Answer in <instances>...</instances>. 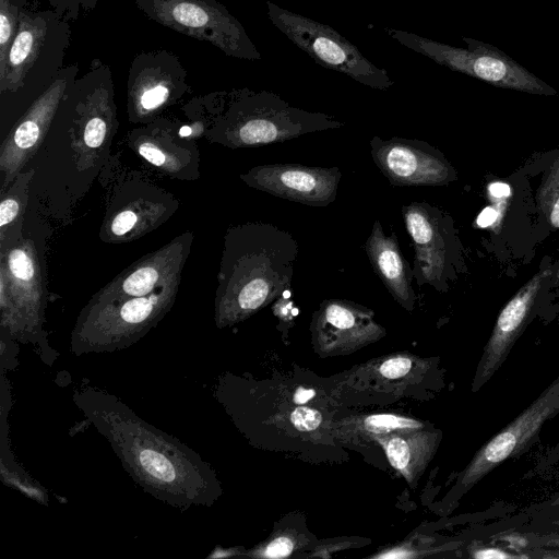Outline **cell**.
<instances>
[{
  "mask_svg": "<svg viewBox=\"0 0 559 559\" xmlns=\"http://www.w3.org/2000/svg\"><path fill=\"white\" fill-rule=\"evenodd\" d=\"M82 397L83 409L144 489L175 506L205 504L210 479L197 454L107 395Z\"/></svg>",
  "mask_w": 559,
  "mask_h": 559,
  "instance_id": "obj_1",
  "label": "cell"
},
{
  "mask_svg": "<svg viewBox=\"0 0 559 559\" xmlns=\"http://www.w3.org/2000/svg\"><path fill=\"white\" fill-rule=\"evenodd\" d=\"M298 245L286 230L270 223L250 224L230 273L225 316L246 317L290 288Z\"/></svg>",
  "mask_w": 559,
  "mask_h": 559,
  "instance_id": "obj_2",
  "label": "cell"
},
{
  "mask_svg": "<svg viewBox=\"0 0 559 559\" xmlns=\"http://www.w3.org/2000/svg\"><path fill=\"white\" fill-rule=\"evenodd\" d=\"M71 35L70 21L55 10L26 7L0 72L1 96L25 99L31 106L64 67Z\"/></svg>",
  "mask_w": 559,
  "mask_h": 559,
  "instance_id": "obj_3",
  "label": "cell"
},
{
  "mask_svg": "<svg viewBox=\"0 0 559 559\" xmlns=\"http://www.w3.org/2000/svg\"><path fill=\"white\" fill-rule=\"evenodd\" d=\"M227 138L236 146L281 143L301 135L344 127L333 116L292 106L280 95L247 87L222 93Z\"/></svg>",
  "mask_w": 559,
  "mask_h": 559,
  "instance_id": "obj_4",
  "label": "cell"
},
{
  "mask_svg": "<svg viewBox=\"0 0 559 559\" xmlns=\"http://www.w3.org/2000/svg\"><path fill=\"white\" fill-rule=\"evenodd\" d=\"M383 31L406 48L452 71L481 80L497 87L534 95H558L552 86L490 44L462 37L467 48H461L401 29L383 27Z\"/></svg>",
  "mask_w": 559,
  "mask_h": 559,
  "instance_id": "obj_5",
  "label": "cell"
},
{
  "mask_svg": "<svg viewBox=\"0 0 559 559\" xmlns=\"http://www.w3.org/2000/svg\"><path fill=\"white\" fill-rule=\"evenodd\" d=\"M266 13L276 28L325 69L376 90L385 91L394 85L386 70L373 64L330 25L283 9L270 0L266 1Z\"/></svg>",
  "mask_w": 559,
  "mask_h": 559,
  "instance_id": "obj_6",
  "label": "cell"
},
{
  "mask_svg": "<svg viewBox=\"0 0 559 559\" xmlns=\"http://www.w3.org/2000/svg\"><path fill=\"white\" fill-rule=\"evenodd\" d=\"M150 20L213 45L228 57L258 61L261 53L242 24L218 0H134Z\"/></svg>",
  "mask_w": 559,
  "mask_h": 559,
  "instance_id": "obj_7",
  "label": "cell"
},
{
  "mask_svg": "<svg viewBox=\"0 0 559 559\" xmlns=\"http://www.w3.org/2000/svg\"><path fill=\"white\" fill-rule=\"evenodd\" d=\"M406 230L413 241L414 280L418 286L428 284L438 290L447 288L455 259L453 228L450 218L427 202L402 206Z\"/></svg>",
  "mask_w": 559,
  "mask_h": 559,
  "instance_id": "obj_8",
  "label": "cell"
},
{
  "mask_svg": "<svg viewBox=\"0 0 559 559\" xmlns=\"http://www.w3.org/2000/svg\"><path fill=\"white\" fill-rule=\"evenodd\" d=\"M371 157L395 187H436L456 180V171L444 155L427 142L393 136L370 140Z\"/></svg>",
  "mask_w": 559,
  "mask_h": 559,
  "instance_id": "obj_9",
  "label": "cell"
},
{
  "mask_svg": "<svg viewBox=\"0 0 559 559\" xmlns=\"http://www.w3.org/2000/svg\"><path fill=\"white\" fill-rule=\"evenodd\" d=\"M558 413L559 377L479 449L463 473V489H469L503 461L523 452Z\"/></svg>",
  "mask_w": 559,
  "mask_h": 559,
  "instance_id": "obj_10",
  "label": "cell"
},
{
  "mask_svg": "<svg viewBox=\"0 0 559 559\" xmlns=\"http://www.w3.org/2000/svg\"><path fill=\"white\" fill-rule=\"evenodd\" d=\"M188 71L179 57L166 49L141 51L128 72V103L134 118L148 117L180 98L190 88Z\"/></svg>",
  "mask_w": 559,
  "mask_h": 559,
  "instance_id": "obj_11",
  "label": "cell"
},
{
  "mask_svg": "<svg viewBox=\"0 0 559 559\" xmlns=\"http://www.w3.org/2000/svg\"><path fill=\"white\" fill-rule=\"evenodd\" d=\"M341 177L338 167L299 164L261 165L241 176L252 188L310 206H328L333 203Z\"/></svg>",
  "mask_w": 559,
  "mask_h": 559,
  "instance_id": "obj_12",
  "label": "cell"
},
{
  "mask_svg": "<svg viewBox=\"0 0 559 559\" xmlns=\"http://www.w3.org/2000/svg\"><path fill=\"white\" fill-rule=\"evenodd\" d=\"M550 274V270H544L533 276L499 313L477 367L473 381L474 391L486 384L507 359L512 346L523 332L537 296Z\"/></svg>",
  "mask_w": 559,
  "mask_h": 559,
  "instance_id": "obj_13",
  "label": "cell"
},
{
  "mask_svg": "<svg viewBox=\"0 0 559 559\" xmlns=\"http://www.w3.org/2000/svg\"><path fill=\"white\" fill-rule=\"evenodd\" d=\"M79 71L78 62L64 66L51 85L26 109L11 134V142L2 153V167L8 174L21 166L26 154L52 122L67 90L78 78Z\"/></svg>",
  "mask_w": 559,
  "mask_h": 559,
  "instance_id": "obj_14",
  "label": "cell"
},
{
  "mask_svg": "<svg viewBox=\"0 0 559 559\" xmlns=\"http://www.w3.org/2000/svg\"><path fill=\"white\" fill-rule=\"evenodd\" d=\"M365 250L373 271L394 300L411 311L416 301L412 287L414 273L401 252L395 233L385 235L380 221L376 219Z\"/></svg>",
  "mask_w": 559,
  "mask_h": 559,
  "instance_id": "obj_15",
  "label": "cell"
},
{
  "mask_svg": "<svg viewBox=\"0 0 559 559\" xmlns=\"http://www.w3.org/2000/svg\"><path fill=\"white\" fill-rule=\"evenodd\" d=\"M316 326L318 332L333 334H370L378 332V326L372 321V311L348 300H324L316 313Z\"/></svg>",
  "mask_w": 559,
  "mask_h": 559,
  "instance_id": "obj_16",
  "label": "cell"
},
{
  "mask_svg": "<svg viewBox=\"0 0 559 559\" xmlns=\"http://www.w3.org/2000/svg\"><path fill=\"white\" fill-rule=\"evenodd\" d=\"M27 0H0V72L3 71L10 47L19 29Z\"/></svg>",
  "mask_w": 559,
  "mask_h": 559,
  "instance_id": "obj_17",
  "label": "cell"
},
{
  "mask_svg": "<svg viewBox=\"0 0 559 559\" xmlns=\"http://www.w3.org/2000/svg\"><path fill=\"white\" fill-rule=\"evenodd\" d=\"M163 274L164 267L157 262L138 267L122 281L120 294L129 297L146 296L152 293Z\"/></svg>",
  "mask_w": 559,
  "mask_h": 559,
  "instance_id": "obj_18",
  "label": "cell"
},
{
  "mask_svg": "<svg viewBox=\"0 0 559 559\" xmlns=\"http://www.w3.org/2000/svg\"><path fill=\"white\" fill-rule=\"evenodd\" d=\"M368 430L377 433L388 432L394 429L414 428L419 426L417 421L391 414L371 415L365 420Z\"/></svg>",
  "mask_w": 559,
  "mask_h": 559,
  "instance_id": "obj_19",
  "label": "cell"
},
{
  "mask_svg": "<svg viewBox=\"0 0 559 559\" xmlns=\"http://www.w3.org/2000/svg\"><path fill=\"white\" fill-rule=\"evenodd\" d=\"M11 275L19 282L29 283L35 276L33 261L23 249H14L8 259Z\"/></svg>",
  "mask_w": 559,
  "mask_h": 559,
  "instance_id": "obj_20",
  "label": "cell"
},
{
  "mask_svg": "<svg viewBox=\"0 0 559 559\" xmlns=\"http://www.w3.org/2000/svg\"><path fill=\"white\" fill-rule=\"evenodd\" d=\"M100 0H49L50 9L74 22L82 12L92 11Z\"/></svg>",
  "mask_w": 559,
  "mask_h": 559,
  "instance_id": "obj_21",
  "label": "cell"
},
{
  "mask_svg": "<svg viewBox=\"0 0 559 559\" xmlns=\"http://www.w3.org/2000/svg\"><path fill=\"white\" fill-rule=\"evenodd\" d=\"M385 451L392 466L405 472L411 459L408 443L400 437H394L385 443Z\"/></svg>",
  "mask_w": 559,
  "mask_h": 559,
  "instance_id": "obj_22",
  "label": "cell"
},
{
  "mask_svg": "<svg viewBox=\"0 0 559 559\" xmlns=\"http://www.w3.org/2000/svg\"><path fill=\"white\" fill-rule=\"evenodd\" d=\"M321 414L309 407H297L290 415V421L301 431H311L321 424Z\"/></svg>",
  "mask_w": 559,
  "mask_h": 559,
  "instance_id": "obj_23",
  "label": "cell"
},
{
  "mask_svg": "<svg viewBox=\"0 0 559 559\" xmlns=\"http://www.w3.org/2000/svg\"><path fill=\"white\" fill-rule=\"evenodd\" d=\"M412 367V361L406 357H394L385 360L380 366L382 376L389 379H396L405 376Z\"/></svg>",
  "mask_w": 559,
  "mask_h": 559,
  "instance_id": "obj_24",
  "label": "cell"
},
{
  "mask_svg": "<svg viewBox=\"0 0 559 559\" xmlns=\"http://www.w3.org/2000/svg\"><path fill=\"white\" fill-rule=\"evenodd\" d=\"M294 544L287 537H278L272 540L264 550V556L269 558L287 557L293 551Z\"/></svg>",
  "mask_w": 559,
  "mask_h": 559,
  "instance_id": "obj_25",
  "label": "cell"
},
{
  "mask_svg": "<svg viewBox=\"0 0 559 559\" xmlns=\"http://www.w3.org/2000/svg\"><path fill=\"white\" fill-rule=\"evenodd\" d=\"M136 223V215L131 211L119 213L111 222V231L115 235H123L131 230Z\"/></svg>",
  "mask_w": 559,
  "mask_h": 559,
  "instance_id": "obj_26",
  "label": "cell"
},
{
  "mask_svg": "<svg viewBox=\"0 0 559 559\" xmlns=\"http://www.w3.org/2000/svg\"><path fill=\"white\" fill-rule=\"evenodd\" d=\"M19 202L14 199H4L0 204V226L11 223L19 214Z\"/></svg>",
  "mask_w": 559,
  "mask_h": 559,
  "instance_id": "obj_27",
  "label": "cell"
},
{
  "mask_svg": "<svg viewBox=\"0 0 559 559\" xmlns=\"http://www.w3.org/2000/svg\"><path fill=\"white\" fill-rule=\"evenodd\" d=\"M139 153L143 156L147 162L155 166H162L165 164V155L154 145L150 143H144L139 146Z\"/></svg>",
  "mask_w": 559,
  "mask_h": 559,
  "instance_id": "obj_28",
  "label": "cell"
},
{
  "mask_svg": "<svg viewBox=\"0 0 559 559\" xmlns=\"http://www.w3.org/2000/svg\"><path fill=\"white\" fill-rule=\"evenodd\" d=\"M474 558L477 559H508V558H516L518 556L508 554L498 548H483L478 549L474 552Z\"/></svg>",
  "mask_w": 559,
  "mask_h": 559,
  "instance_id": "obj_29",
  "label": "cell"
},
{
  "mask_svg": "<svg viewBox=\"0 0 559 559\" xmlns=\"http://www.w3.org/2000/svg\"><path fill=\"white\" fill-rule=\"evenodd\" d=\"M549 223L552 227L559 228V194L556 197L548 210Z\"/></svg>",
  "mask_w": 559,
  "mask_h": 559,
  "instance_id": "obj_30",
  "label": "cell"
},
{
  "mask_svg": "<svg viewBox=\"0 0 559 559\" xmlns=\"http://www.w3.org/2000/svg\"><path fill=\"white\" fill-rule=\"evenodd\" d=\"M313 396H314V391L313 390H307V389H304V388H298L297 391L295 392V395H294V402L296 404H304L307 401H309L310 399H312Z\"/></svg>",
  "mask_w": 559,
  "mask_h": 559,
  "instance_id": "obj_31",
  "label": "cell"
},
{
  "mask_svg": "<svg viewBox=\"0 0 559 559\" xmlns=\"http://www.w3.org/2000/svg\"><path fill=\"white\" fill-rule=\"evenodd\" d=\"M496 216V212L492 209H486L479 216V225L485 226L492 222Z\"/></svg>",
  "mask_w": 559,
  "mask_h": 559,
  "instance_id": "obj_32",
  "label": "cell"
},
{
  "mask_svg": "<svg viewBox=\"0 0 559 559\" xmlns=\"http://www.w3.org/2000/svg\"><path fill=\"white\" fill-rule=\"evenodd\" d=\"M507 192H508V187L504 185L498 183V185H493L491 187V193L496 197L506 195Z\"/></svg>",
  "mask_w": 559,
  "mask_h": 559,
  "instance_id": "obj_33",
  "label": "cell"
},
{
  "mask_svg": "<svg viewBox=\"0 0 559 559\" xmlns=\"http://www.w3.org/2000/svg\"><path fill=\"white\" fill-rule=\"evenodd\" d=\"M411 555L407 554V552H401L397 551V552H388V554H383L381 555L380 557L381 558H404V557H409Z\"/></svg>",
  "mask_w": 559,
  "mask_h": 559,
  "instance_id": "obj_34",
  "label": "cell"
},
{
  "mask_svg": "<svg viewBox=\"0 0 559 559\" xmlns=\"http://www.w3.org/2000/svg\"><path fill=\"white\" fill-rule=\"evenodd\" d=\"M180 133L183 134V135H188L191 133V130L188 128V127H183L181 130H180Z\"/></svg>",
  "mask_w": 559,
  "mask_h": 559,
  "instance_id": "obj_35",
  "label": "cell"
},
{
  "mask_svg": "<svg viewBox=\"0 0 559 559\" xmlns=\"http://www.w3.org/2000/svg\"><path fill=\"white\" fill-rule=\"evenodd\" d=\"M551 544H552V545H558V546H559V537H558V538H555V539H551Z\"/></svg>",
  "mask_w": 559,
  "mask_h": 559,
  "instance_id": "obj_36",
  "label": "cell"
}]
</instances>
